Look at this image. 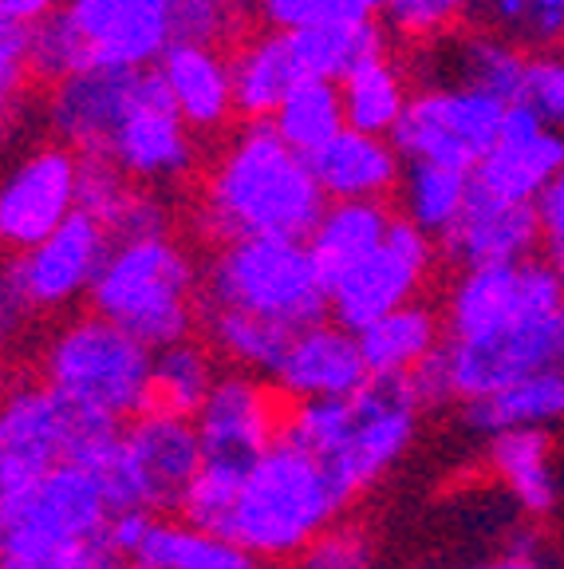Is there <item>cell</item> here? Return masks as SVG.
Returning a JSON list of instances; mask_svg holds the SVG:
<instances>
[{
    "label": "cell",
    "instance_id": "1",
    "mask_svg": "<svg viewBox=\"0 0 564 569\" xmlns=\"http://www.w3.org/2000/svg\"><path fill=\"white\" fill-rule=\"evenodd\" d=\"M328 210L309 159L273 123H241L213 154L194 206V226L213 249L233 241H309Z\"/></svg>",
    "mask_w": 564,
    "mask_h": 569
},
{
    "label": "cell",
    "instance_id": "2",
    "mask_svg": "<svg viewBox=\"0 0 564 569\" xmlns=\"http://www.w3.org/2000/svg\"><path fill=\"white\" fill-rule=\"evenodd\" d=\"M423 403L406 380H371L352 400L289 403L284 439L309 451L352 507L411 451Z\"/></svg>",
    "mask_w": 564,
    "mask_h": 569
},
{
    "label": "cell",
    "instance_id": "3",
    "mask_svg": "<svg viewBox=\"0 0 564 569\" xmlns=\"http://www.w3.org/2000/svg\"><path fill=\"white\" fill-rule=\"evenodd\" d=\"M154 348L99 312L60 320L36 352V380L88 419L127 427L154 408Z\"/></svg>",
    "mask_w": 564,
    "mask_h": 569
},
{
    "label": "cell",
    "instance_id": "4",
    "mask_svg": "<svg viewBox=\"0 0 564 569\" xmlns=\"http://www.w3.org/2000/svg\"><path fill=\"white\" fill-rule=\"evenodd\" d=\"M88 305L162 352L202 329V269L170 233L115 241Z\"/></svg>",
    "mask_w": 564,
    "mask_h": 569
},
{
    "label": "cell",
    "instance_id": "5",
    "mask_svg": "<svg viewBox=\"0 0 564 569\" xmlns=\"http://www.w3.org/2000/svg\"><path fill=\"white\" fill-rule=\"evenodd\" d=\"M348 510L328 471L281 439L245 471L230 538L256 561H296Z\"/></svg>",
    "mask_w": 564,
    "mask_h": 569
},
{
    "label": "cell",
    "instance_id": "6",
    "mask_svg": "<svg viewBox=\"0 0 564 569\" xmlns=\"http://www.w3.org/2000/svg\"><path fill=\"white\" fill-rule=\"evenodd\" d=\"M202 309H238L276 320L284 329H309L328 320L332 293L312 261L309 241H233L218 246L202 266Z\"/></svg>",
    "mask_w": 564,
    "mask_h": 569
},
{
    "label": "cell",
    "instance_id": "7",
    "mask_svg": "<svg viewBox=\"0 0 564 569\" xmlns=\"http://www.w3.org/2000/svg\"><path fill=\"white\" fill-rule=\"evenodd\" d=\"M111 246L115 241L95 218L75 213L48 241L24 253H9L4 277H0L4 337L17 340L20 325H28V317L36 312H68L71 305L91 297Z\"/></svg>",
    "mask_w": 564,
    "mask_h": 569
},
{
    "label": "cell",
    "instance_id": "8",
    "mask_svg": "<svg viewBox=\"0 0 564 569\" xmlns=\"http://www.w3.org/2000/svg\"><path fill=\"white\" fill-rule=\"evenodd\" d=\"M115 518L103 479L80 462H60L32 490L12 502H0V561L36 558L107 538Z\"/></svg>",
    "mask_w": 564,
    "mask_h": 569
},
{
    "label": "cell",
    "instance_id": "9",
    "mask_svg": "<svg viewBox=\"0 0 564 569\" xmlns=\"http://www.w3.org/2000/svg\"><path fill=\"white\" fill-rule=\"evenodd\" d=\"M202 462L205 451L194 419L150 408L123 427V447L103 475V487L115 510L159 515L167 507H182V495L202 471Z\"/></svg>",
    "mask_w": 564,
    "mask_h": 569
},
{
    "label": "cell",
    "instance_id": "10",
    "mask_svg": "<svg viewBox=\"0 0 564 569\" xmlns=\"http://www.w3.org/2000/svg\"><path fill=\"white\" fill-rule=\"evenodd\" d=\"M510 103L482 88H415L391 131L403 162H434L474 174L502 142Z\"/></svg>",
    "mask_w": 564,
    "mask_h": 569
},
{
    "label": "cell",
    "instance_id": "11",
    "mask_svg": "<svg viewBox=\"0 0 564 569\" xmlns=\"http://www.w3.org/2000/svg\"><path fill=\"white\" fill-rule=\"evenodd\" d=\"M454 403L490 400L530 376L564 372V309L553 317H521L477 340H446Z\"/></svg>",
    "mask_w": 564,
    "mask_h": 569
},
{
    "label": "cell",
    "instance_id": "12",
    "mask_svg": "<svg viewBox=\"0 0 564 569\" xmlns=\"http://www.w3.org/2000/svg\"><path fill=\"white\" fill-rule=\"evenodd\" d=\"M434 261H439V241L426 238L406 218H395L383 246L367 261H360L344 281L332 284V312L328 317L352 332L371 329L375 320L423 301Z\"/></svg>",
    "mask_w": 564,
    "mask_h": 569
},
{
    "label": "cell",
    "instance_id": "13",
    "mask_svg": "<svg viewBox=\"0 0 564 569\" xmlns=\"http://www.w3.org/2000/svg\"><path fill=\"white\" fill-rule=\"evenodd\" d=\"M80 411L44 380H17L0 408V502L32 490L60 462H71Z\"/></svg>",
    "mask_w": 564,
    "mask_h": 569
},
{
    "label": "cell",
    "instance_id": "14",
    "mask_svg": "<svg viewBox=\"0 0 564 569\" xmlns=\"http://www.w3.org/2000/svg\"><path fill=\"white\" fill-rule=\"evenodd\" d=\"M80 213V154L63 142L24 151L0 187V238L12 253L48 241Z\"/></svg>",
    "mask_w": 564,
    "mask_h": 569
},
{
    "label": "cell",
    "instance_id": "15",
    "mask_svg": "<svg viewBox=\"0 0 564 569\" xmlns=\"http://www.w3.org/2000/svg\"><path fill=\"white\" fill-rule=\"evenodd\" d=\"M202 451L213 462L253 467L265 451L284 439L289 400L273 388V380L253 372H221L205 408L194 416Z\"/></svg>",
    "mask_w": 564,
    "mask_h": 569
},
{
    "label": "cell",
    "instance_id": "16",
    "mask_svg": "<svg viewBox=\"0 0 564 569\" xmlns=\"http://www.w3.org/2000/svg\"><path fill=\"white\" fill-rule=\"evenodd\" d=\"M139 88L142 71L107 68V63H95V68L48 88V127H52V139L63 142L80 159H111Z\"/></svg>",
    "mask_w": 564,
    "mask_h": 569
},
{
    "label": "cell",
    "instance_id": "17",
    "mask_svg": "<svg viewBox=\"0 0 564 569\" xmlns=\"http://www.w3.org/2000/svg\"><path fill=\"white\" fill-rule=\"evenodd\" d=\"M111 162L139 187L178 182L198 167V134L178 116L159 68L142 71V88L115 139Z\"/></svg>",
    "mask_w": 564,
    "mask_h": 569
},
{
    "label": "cell",
    "instance_id": "18",
    "mask_svg": "<svg viewBox=\"0 0 564 569\" xmlns=\"http://www.w3.org/2000/svg\"><path fill=\"white\" fill-rule=\"evenodd\" d=\"M564 174V131L545 127L525 103H510L502 142L474 170V190L497 202L537 206Z\"/></svg>",
    "mask_w": 564,
    "mask_h": 569
},
{
    "label": "cell",
    "instance_id": "19",
    "mask_svg": "<svg viewBox=\"0 0 564 569\" xmlns=\"http://www.w3.org/2000/svg\"><path fill=\"white\" fill-rule=\"evenodd\" d=\"M367 383L371 372L363 360L360 332L344 329L335 320H316L309 329L292 332L289 352L273 372V388L289 403L352 400Z\"/></svg>",
    "mask_w": 564,
    "mask_h": 569
},
{
    "label": "cell",
    "instance_id": "20",
    "mask_svg": "<svg viewBox=\"0 0 564 569\" xmlns=\"http://www.w3.org/2000/svg\"><path fill=\"white\" fill-rule=\"evenodd\" d=\"M178 0H68V12L88 36L95 63L147 71L174 44Z\"/></svg>",
    "mask_w": 564,
    "mask_h": 569
},
{
    "label": "cell",
    "instance_id": "21",
    "mask_svg": "<svg viewBox=\"0 0 564 569\" xmlns=\"http://www.w3.org/2000/svg\"><path fill=\"white\" fill-rule=\"evenodd\" d=\"M439 249L459 269L521 266V261H533L537 249H545L541 213L537 206L497 202V198H485L474 190L466 213L439 241Z\"/></svg>",
    "mask_w": 564,
    "mask_h": 569
},
{
    "label": "cell",
    "instance_id": "22",
    "mask_svg": "<svg viewBox=\"0 0 564 569\" xmlns=\"http://www.w3.org/2000/svg\"><path fill=\"white\" fill-rule=\"evenodd\" d=\"M159 76L174 99L178 116L194 134H221L238 116L230 56L205 44H170L159 60Z\"/></svg>",
    "mask_w": 564,
    "mask_h": 569
},
{
    "label": "cell",
    "instance_id": "23",
    "mask_svg": "<svg viewBox=\"0 0 564 569\" xmlns=\"http://www.w3.org/2000/svg\"><path fill=\"white\" fill-rule=\"evenodd\" d=\"M309 167L328 202H391L406 162L391 139L348 127L324 151L312 154Z\"/></svg>",
    "mask_w": 564,
    "mask_h": 569
},
{
    "label": "cell",
    "instance_id": "24",
    "mask_svg": "<svg viewBox=\"0 0 564 569\" xmlns=\"http://www.w3.org/2000/svg\"><path fill=\"white\" fill-rule=\"evenodd\" d=\"M525 266V261H521ZM521 266L459 269L446 293V340H477L530 317L521 293Z\"/></svg>",
    "mask_w": 564,
    "mask_h": 569
},
{
    "label": "cell",
    "instance_id": "25",
    "mask_svg": "<svg viewBox=\"0 0 564 569\" xmlns=\"http://www.w3.org/2000/svg\"><path fill=\"white\" fill-rule=\"evenodd\" d=\"M230 71L238 116L245 123H273L276 107L289 99L296 83H304L296 60H292L289 32H273V28H261V32L238 40L230 52Z\"/></svg>",
    "mask_w": 564,
    "mask_h": 569
},
{
    "label": "cell",
    "instance_id": "26",
    "mask_svg": "<svg viewBox=\"0 0 564 569\" xmlns=\"http://www.w3.org/2000/svg\"><path fill=\"white\" fill-rule=\"evenodd\" d=\"M446 345V317L434 305L415 301L360 332L371 380H411Z\"/></svg>",
    "mask_w": 564,
    "mask_h": 569
},
{
    "label": "cell",
    "instance_id": "27",
    "mask_svg": "<svg viewBox=\"0 0 564 569\" xmlns=\"http://www.w3.org/2000/svg\"><path fill=\"white\" fill-rule=\"evenodd\" d=\"M391 202H328L324 218L309 238V253L320 266L332 293L335 281H344L360 261H367L395 226Z\"/></svg>",
    "mask_w": 564,
    "mask_h": 569
},
{
    "label": "cell",
    "instance_id": "28",
    "mask_svg": "<svg viewBox=\"0 0 564 569\" xmlns=\"http://www.w3.org/2000/svg\"><path fill=\"white\" fill-rule=\"evenodd\" d=\"M485 467L530 518L553 515L561 502V479H556L548 431H502V436L485 439Z\"/></svg>",
    "mask_w": 564,
    "mask_h": 569
},
{
    "label": "cell",
    "instance_id": "29",
    "mask_svg": "<svg viewBox=\"0 0 564 569\" xmlns=\"http://www.w3.org/2000/svg\"><path fill=\"white\" fill-rule=\"evenodd\" d=\"M434 44L450 60V80L442 88H482L505 103L521 99V83L530 68L525 48L510 44L494 32H450Z\"/></svg>",
    "mask_w": 564,
    "mask_h": 569
},
{
    "label": "cell",
    "instance_id": "30",
    "mask_svg": "<svg viewBox=\"0 0 564 569\" xmlns=\"http://www.w3.org/2000/svg\"><path fill=\"white\" fill-rule=\"evenodd\" d=\"M462 419L482 439L502 431H548L553 423H564V372L530 376L490 400L466 403Z\"/></svg>",
    "mask_w": 564,
    "mask_h": 569
},
{
    "label": "cell",
    "instance_id": "31",
    "mask_svg": "<svg viewBox=\"0 0 564 569\" xmlns=\"http://www.w3.org/2000/svg\"><path fill=\"white\" fill-rule=\"evenodd\" d=\"M470 198H474V174L454 167H434V162H406L395 190L399 218L419 226L434 241H442L459 226Z\"/></svg>",
    "mask_w": 564,
    "mask_h": 569
},
{
    "label": "cell",
    "instance_id": "32",
    "mask_svg": "<svg viewBox=\"0 0 564 569\" xmlns=\"http://www.w3.org/2000/svg\"><path fill=\"white\" fill-rule=\"evenodd\" d=\"M292 60H296L300 80H328L344 83L348 71L363 60L387 52V24L383 20H352V24L309 28V32H289Z\"/></svg>",
    "mask_w": 564,
    "mask_h": 569
},
{
    "label": "cell",
    "instance_id": "33",
    "mask_svg": "<svg viewBox=\"0 0 564 569\" xmlns=\"http://www.w3.org/2000/svg\"><path fill=\"white\" fill-rule=\"evenodd\" d=\"M202 340L233 372H253L273 380L292 345V329H284L276 320L253 317V312L202 309Z\"/></svg>",
    "mask_w": 564,
    "mask_h": 569
},
{
    "label": "cell",
    "instance_id": "34",
    "mask_svg": "<svg viewBox=\"0 0 564 569\" xmlns=\"http://www.w3.org/2000/svg\"><path fill=\"white\" fill-rule=\"evenodd\" d=\"M134 566L142 569H256L261 561L241 550L233 538H221L185 518H154L147 546Z\"/></svg>",
    "mask_w": 564,
    "mask_h": 569
},
{
    "label": "cell",
    "instance_id": "35",
    "mask_svg": "<svg viewBox=\"0 0 564 569\" xmlns=\"http://www.w3.org/2000/svg\"><path fill=\"white\" fill-rule=\"evenodd\" d=\"M340 96H344L348 127L363 134H380V139H391L406 103H411V88H406L403 71L395 68L387 52L348 71L344 83H340Z\"/></svg>",
    "mask_w": 564,
    "mask_h": 569
},
{
    "label": "cell",
    "instance_id": "36",
    "mask_svg": "<svg viewBox=\"0 0 564 569\" xmlns=\"http://www.w3.org/2000/svg\"><path fill=\"white\" fill-rule=\"evenodd\" d=\"M273 127L300 159H312L348 131V111L340 83L328 80H304L289 91L281 107H276Z\"/></svg>",
    "mask_w": 564,
    "mask_h": 569
},
{
    "label": "cell",
    "instance_id": "37",
    "mask_svg": "<svg viewBox=\"0 0 564 569\" xmlns=\"http://www.w3.org/2000/svg\"><path fill=\"white\" fill-rule=\"evenodd\" d=\"M218 356L205 340L190 337L182 345H170L154 356V408L190 416L205 408L210 391L218 388Z\"/></svg>",
    "mask_w": 564,
    "mask_h": 569
},
{
    "label": "cell",
    "instance_id": "38",
    "mask_svg": "<svg viewBox=\"0 0 564 569\" xmlns=\"http://www.w3.org/2000/svg\"><path fill=\"white\" fill-rule=\"evenodd\" d=\"M28 63H32V80L56 88V83L80 76V71L95 68V52H91L88 36L75 24L68 9L48 17L44 24L32 28V48H28Z\"/></svg>",
    "mask_w": 564,
    "mask_h": 569
},
{
    "label": "cell",
    "instance_id": "39",
    "mask_svg": "<svg viewBox=\"0 0 564 569\" xmlns=\"http://www.w3.org/2000/svg\"><path fill=\"white\" fill-rule=\"evenodd\" d=\"M245 471L249 467H238V462L205 459L202 471L190 482V490L182 495L178 518L202 526V530H210V533H221V538H230L241 487H245Z\"/></svg>",
    "mask_w": 564,
    "mask_h": 569
},
{
    "label": "cell",
    "instance_id": "40",
    "mask_svg": "<svg viewBox=\"0 0 564 569\" xmlns=\"http://www.w3.org/2000/svg\"><path fill=\"white\" fill-rule=\"evenodd\" d=\"M387 0H256V17L273 32H309V28L383 20Z\"/></svg>",
    "mask_w": 564,
    "mask_h": 569
},
{
    "label": "cell",
    "instance_id": "41",
    "mask_svg": "<svg viewBox=\"0 0 564 569\" xmlns=\"http://www.w3.org/2000/svg\"><path fill=\"white\" fill-rule=\"evenodd\" d=\"M482 0H387L383 24L403 40H419V44H434L442 36H450L466 17H474Z\"/></svg>",
    "mask_w": 564,
    "mask_h": 569
},
{
    "label": "cell",
    "instance_id": "42",
    "mask_svg": "<svg viewBox=\"0 0 564 569\" xmlns=\"http://www.w3.org/2000/svg\"><path fill=\"white\" fill-rule=\"evenodd\" d=\"M296 569H375L371 533L355 522H335L296 558Z\"/></svg>",
    "mask_w": 564,
    "mask_h": 569
},
{
    "label": "cell",
    "instance_id": "43",
    "mask_svg": "<svg viewBox=\"0 0 564 569\" xmlns=\"http://www.w3.org/2000/svg\"><path fill=\"white\" fill-rule=\"evenodd\" d=\"M238 32V0H178L174 44L218 48Z\"/></svg>",
    "mask_w": 564,
    "mask_h": 569
},
{
    "label": "cell",
    "instance_id": "44",
    "mask_svg": "<svg viewBox=\"0 0 564 569\" xmlns=\"http://www.w3.org/2000/svg\"><path fill=\"white\" fill-rule=\"evenodd\" d=\"M553 131H564V56L556 52H533L521 83V99Z\"/></svg>",
    "mask_w": 564,
    "mask_h": 569
},
{
    "label": "cell",
    "instance_id": "45",
    "mask_svg": "<svg viewBox=\"0 0 564 569\" xmlns=\"http://www.w3.org/2000/svg\"><path fill=\"white\" fill-rule=\"evenodd\" d=\"M0 569H131V561L107 542H80V546H63V550L36 553V558H9L0 561Z\"/></svg>",
    "mask_w": 564,
    "mask_h": 569
},
{
    "label": "cell",
    "instance_id": "46",
    "mask_svg": "<svg viewBox=\"0 0 564 569\" xmlns=\"http://www.w3.org/2000/svg\"><path fill=\"white\" fill-rule=\"evenodd\" d=\"M28 48H32V28L0 20V96H4V103H12L32 80Z\"/></svg>",
    "mask_w": 564,
    "mask_h": 569
},
{
    "label": "cell",
    "instance_id": "47",
    "mask_svg": "<svg viewBox=\"0 0 564 569\" xmlns=\"http://www.w3.org/2000/svg\"><path fill=\"white\" fill-rule=\"evenodd\" d=\"M556 48L564 44V0H525V28L521 48Z\"/></svg>",
    "mask_w": 564,
    "mask_h": 569
},
{
    "label": "cell",
    "instance_id": "48",
    "mask_svg": "<svg viewBox=\"0 0 564 569\" xmlns=\"http://www.w3.org/2000/svg\"><path fill=\"white\" fill-rule=\"evenodd\" d=\"M150 526H154V515H150V510H115V518H111V526H107V542L115 546V550L134 566V558H139V550L150 538Z\"/></svg>",
    "mask_w": 564,
    "mask_h": 569
},
{
    "label": "cell",
    "instance_id": "49",
    "mask_svg": "<svg viewBox=\"0 0 564 569\" xmlns=\"http://www.w3.org/2000/svg\"><path fill=\"white\" fill-rule=\"evenodd\" d=\"M541 213V233H545V249H564V174L556 178L548 194L537 202Z\"/></svg>",
    "mask_w": 564,
    "mask_h": 569
},
{
    "label": "cell",
    "instance_id": "50",
    "mask_svg": "<svg viewBox=\"0 0 564 569\" xmlns=\"http://www.w3.org/2000/svg\"><path fill=\"white\" fill-rule=\"evenodd\" d=\"M63 9H68V0H0V20L36 28Z\"/></svg>",
    "mask_w": 564,
    "mask_h": 569
},
{
    "label": "cell",
    "instance_id": "51",
    "mask_svg": "<svg viewBox=\"0 0 564 569\" xmlns=\"http://www.w3.org/2000/svg\"><path fill=\"white\" fill-rule=\"evenodd\" d=\"M470 569H548V566L537 558L533 542H521V546H510L505 553H497V558L477 561V566H470Z\"/></svg>",
    "mask_w": 564,
    "mask_h": 569
},
{
    "label": "cell",
    "instance_id": "52",
    "mask_svg": "<svg viewBox=\"0 0 564 569\" xmlns=\"http://www.w3.org/2000/svg\"><path fill=\"white\" fill-rule=\"evenodd\" d=\"M131 569H142V566H131Z\"/></svg>",
    "mask_w": 564,
    "mask_h": 569
}]
</instances>
